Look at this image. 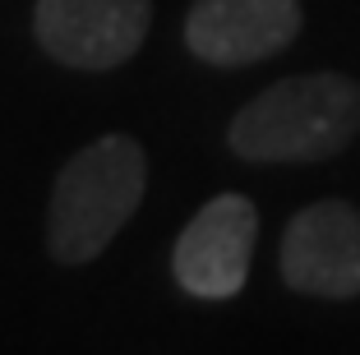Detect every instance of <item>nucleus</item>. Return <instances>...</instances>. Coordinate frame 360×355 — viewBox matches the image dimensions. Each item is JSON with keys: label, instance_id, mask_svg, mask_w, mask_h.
<instances>
[{"label": "nucleus", "instance_id": "nucleus-3", "mask_svg": "<svg viewBox=\"0 0 360 355\" xmlns=\"http://www.w3.org/2000/svg\"><path fill=\"white\" fill-rule=\"evenodd\" d=\"M153 23V0H37L32 37L65 70H116L139 56Z\"/></svg>", "mask_w": 360, "mask_h": 355}, {"label": "nucleus", "instance_id": "nucleus-2", "mask_svg": "<svg viewBox=\"0 0 360 355\" xmlns=\"http://www.w3.org/2000/svg\"><path fill=\"white\" fill-rule=\"evenodd\" d=\"M148 157L129 134H102L84 143L51 185L46 203V254L51 263L84 268L129 226L143 203Z\"/></svg>", "mask_w": 360, "mask_h": 355}, {"label": "nucleus", "instance_id": "nucleus-5", "mask_svg": "<svg viewBox=\"0 0 360 355\" xmlns=\"http://www.w3.org/2000/svg\"><path fill=\"white\" fill-rule=\"evenodd\" d=\"M277 272L296 295L356 300L360 295V212L347 199L305 203L286 221Z\"/></svg>", "mask_w": 360, "mask_h": 355}, {"label": "nucleus", "instance_id": "nucleus-4", "mask_svg": "<svg viewBox=\"0 0 360 355\" xmlns=\"http://www.w3.org/2000/svg\"><path fill=\"white\" fill-rule=\"evenodd\" d=\"M259 245V208L245 194L208 199L171 250V277L194 300H231L250 282Z\"/></svg>", "mask_w": 360, "mask_h": 355}, {"label": "nucleus", "instance_id": "nucleus-1", "mask_svg": "<svg viewBox=\"0 0 360 355\" xmlns=\"http://www.w3.org/2000/svg\"><path fill=\"white\" fill-rule=\"evenodd\" d=\"M360 134V84L342 70L291 74L240 106L226 125V148L240 162H328Z\"/></svg>", "mask_w": 360, "mask_h": 355}, {"label": "nucleus", "instance_id": "nucleus-6", "mask_svg": "<svg viewBox=\"0 0 360 355\" xmlns=\"http://www.w3.org/2000/svg\"><path fill=\"white\" fill-rule=\"evenodd\" d=\"M300 19V0H194L185 14V46L203 65L240 70L286 51Z\"/></svg>", "mask_w": 360, "mask_h": 355}]
</instances>
